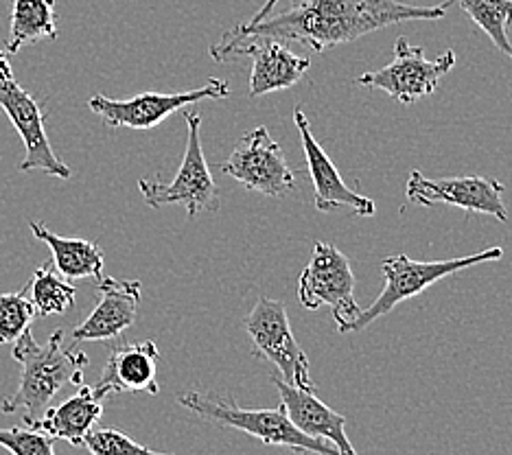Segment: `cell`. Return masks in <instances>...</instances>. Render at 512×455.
Masks as SVG:
<instances>
[{
    "instance_id": "obj_25",
    "label": "cell",
    "mask_w": 512,
    "mask_h": 455,
    "mask_svg": "<svg viewBox=\"0 0 512 455\" xmlns=\"http://www.w3.org/2000/svg\"><path fill=\"white\" fill-rule=\"evenodd\" d=\"M0 447L11 455H55L53 438L31 427L0 429Z\"/></svg>"
},
{
    "instance_id": "obj_15",
    "label": "cell",
    "mask_w": 512,
    "mask_h": 455,
    "mask_svg": "<svg viewBox=\"0 0 512 455\" xmlns=\"http://www.w3.org/2000/svg\"><path fill=\"white\" fill-rule=\"evenodd\" d=\"M97 305L88 318L71 333L73 342H106L121 337L136 320L141 305V280H119L101 276L97 280Z\"/></svg>"
},
{
    "instance_id": "obj_19",
    "label": "cell",
    "mask_w": 512,
    "mask_h": 455,
    "mask_svg": "<svg viewBox=\"0 0 512 455\" xmlns=\"http://www.w3.org/2000/svg\"><path fill=\"white\" fill-rule=\"evenodd\" d=\"M29 228L33 237L46 243L53 252V265L66 280H81V278H101L103 276V256L97 243L86 239H71L60 237L46 228L42 221L31 219Z\"/></svg>"
},
{
    "instance_id": "obj_14",
    "label": "cell",
    "mask_w": 512,
    "mask_h": 455,
    "mask_svg": "<svg viewBox=\"0 0 512 455\" xmlns=\"http://www.w3.org/2000/svg\"><path fill=\"white\" fill-rule=\"evenodd\" d=\"M294 123L298 127V134L302 140V149H305L309 178L313 182V204L320 213H331L335 208H351L359 217H372L377 213L375 202L370 197L355 193L351 186H346L340 171L335 169L333 160L327 151L320 145V140L313 136L307 114L302 108L294 110Z\"/></svg>"
},
{
    "instance_id": "obj_24",
    "label": "cell",
    "mask_w": 512,
    "mask_h": 455,
    "mask_svg": "<svg viewBox=\"0 0 512 455\" xmlns=\"http://www.w3.org/2000/svg\"><path fill=\"white\" fill-rule=\"evenodd\" d=\"M84 447L90 455H173L138 445L119 429H92L84 438Z\"/></svg>"
},
{
    "instance_id": "obj_6",
    "label": "cell",
    "mask_w": 512,
    "mask_h": 455,
    "mask_svg": "<svg viewBox=\"0 0 512 455\" xmlns=\"http://www.w3.org/2000/svg\"><path fill=\"white\" fill-rule=\"evenodd\" d=\"M298 300L309 311L329 307L340 333L351 331L353 322L359 318L362 307L355 300L351 261L333 243H316L309 265L298 278Z\"/></svg>"
},
{
    "instance_id": "obj_1",
    "label": "cell",
    "mask_w": 512,
    "mask_h": 455,
    "mask_svg": "<svg viewBox=\"0 0 512 455\" xmlns=\"http://www.w3.org/2000/svg\"><path fill=\"white\" fill-rule=\"evenodd\" d=\"M451 9V0L438 7L405 5L399 0H289V9L267 16L259 25H239L226 31L228 38H272L278 42L305 44L313 53L331 46L353 42L372 31L412 20H442Z\"/></svg>"
},
{
    "instance_id": "obj_3",
    "label": "cell",
    "mask_w": 512,
    "mask_h": 455,
    "mask_svg": "<svg viewBox=\"0 0 512 455\" xmlns=\"http://www.w3.org/2000/svg\"><path fill=\"white\" fill-rule=\"evenodd\" d=\"M178 403L184 410H191L193 414L208 420V423L243 431L252 438H259L263 445L285 447L294 453L340 455V451L329 445L327 440L311 438L296 429L283 405H278L276 410H246L235 399L204 394L200 390L182 392L178 396Z\"/></svg>"
},
{
    "instance_id": "obj_12",
    "label": "cell",
    "mask_w": 512,
    "mask_h": 455,
    "mask_svg": "<svg viewBox=\"0 0 512 455\" xmlns=\"http://www.w3.org/2000/svg\"><path fill=\"white\" fill-rule=\"evenodd\" d=\"M506 186L482 175H464V178L432 180L421 171H412L405 184L407 200L416 206H456L467 213L491 215L506 224L508 210L504 204Z\"/></svg>"
},
{
    "instance_id": "obj_5",
    "label": "cell",
    "mask_w": 512,
    "mask_h": 455,
    "mask_svg": "<svg viewBox=\"0 0 512 455\" xmlns=\"http://www.w3.org/2000/svg\"><path fill=\"white\" fill-rule=\"evenodd\" d=\"M184 121L189 136H186L184 158L176 178H173V182L141 178L138 180V189H141L147 206L162 208L180 204L186 208L189 219H193L200 213H217L221 208V193L211 169L206 165V156L202 149V116L197 112H186Z\"/></svg>"
},
{
    "instance_id": "obj_2",
    "label": "cell",
    "mask_w": 512,
    "mask_h": 455,
    "mask_svg": "<svg viewBox=\"0 0 512 455\" xmlns=\"http://www.w3.org/2000/svg\"><path fill=\"white\" fill-rule=\"evenodd\" d=\"M11 357L22 366V375L18 390L0 403V412L16 414L22 410V425L38 420L66 385H84V370L90 364L88 355L75 346L64 348L62 329H57L44 346L29 329L14 342Z\"/></svg>"
},
{
    "instance_id": "obj_13",
    "label": "cell",
    "mask_w": 512,
    "mask_h": 455,
    "mask_svg": "<svg viewBox=\"0 0 512 455\" xmlns=\"http://www.w3.org/2000/svg\"><path fill=\"white\" fill-rule=\"evenodd\" d=\"M0 110L9 116L11 125L22 138V145H25V160L18 167L22 173L44 171L51 178H73V169L55 156L51 140L46 136V114L42 105L18 84L16 77L0 81Z\"/></svg>"
},
{
    "instance_id": "obj_21",
    "label": "cell",
    "mask_w": 512,
    "mask_h": 455,
    "mask_svg": "<svg viewBox=\"0 0 512 455\" xmlns=\"http://www.w3.org/2000/svg\"><path fill=\"white\" fill-rule=\"evenodd\" d=\"M27 296L36 311V318L62 315L75 307L77 287L55 270L51 261L40 265L27 283Z\"/></svg>"
},
{
    "instance_id": "obj_26",
    "label": "cell",
    "mask_w": 512,
    "mask_h": 455,
    "mask_svg": "<svg viewBox=\"0 0 512 455\" xmlns=\"http://www.w3.org/2000/svg\"><path fill=\"white\" fill-rule=\"evenodd\" d=\"M278 5V0H265V3L261 5V9L256 11V14L248 20V22H243V25L246 27H254V25H259L261 20H265L267 16H272V11H274V7Z\"/></svg>"
},
{
    "instance_id": "obj_10",
    "label": "cell",
    "mask_w": 512,
    "mask_h": 455,
    "mask_svg": "<svg viewBox=\"0 0 512 455\" xmlns=\"http://www.w3.org/2000/svg\"><path fill=\"white\" fill-rule=\"evenodd\" d=\"M230 97V86L224 79L211 77L202 88L176 95L162 92H141L132 99H110L103 95L90 97L88 108L95 112L108 127H130V130H154L171 114L200 101H219Z\"/></svg>"
},
{
    "instance_id": "obj_16",
    "label": "cell",
    "mask_w": 512,
    "mask_h": 455,
    "mask_svg": "<svg viewBox=\"0 0 512 455\" xmlns=\"http://www.w3.org/2000/svg\"><path fill=\"white\" fill-rule=\"evenodd\" d=\"M270 379L276 385L281 405L296 429L311 438L327 440L329 445L340 451V455H359L346 436V416L333 412L327 403L320 401L316 388H298V385L287 383L276 375Z\"/></svg>"
},
{
    "instance_id": "obj_17",
    "label": "cell",
    "mask_w": 512,
    "mask_h": 455,
    "mask_svg": "<svg viewBox=\"0 0 512 455\" xmlns=\"http://www.w3.org/2000/svg\"><path fill=\"white\" fill-rule=\"evenodd\" d=\"M160 359V350L154 342H136L112 348L108 364L103 368L99 381L92 390L99 399H108L110 394L123 392H147L158 394V375L156 366Z\"/></svg>"
},
{
    "instance_id": "obj_8",
    "label": "cell",
    "mask_w": 512,
    "mask_h": 455,
    "mask_svg": "<svg viewBox=\"0 0 512 455\" xmlns=\"http://www.w3.org/2000/svg\"><path fill=\"white\" fill-rule=\"evenodd\" d=\"M456 62V53L451 49L438 55L436 60H427L425 49L412 46L401 35L394 42V60L379 70L359 75L355 84L370 90H383L401 105H414L432 95L440 79L451 73Z\"/></svg>"
},
{
    "instance_id": "obj_9",
    "label": "cell",
    "mask_w": 512,
    "mask_h": 455,
    "mask_svg": "<svg viewBox=\"0 0 512 455\" xmlns=\"http://www.w3.org/2000/svg\"><path fill=\"white\" fill-rule=\"evenodd\" d=\"M246 331L254 355L274 364L287 383L298 388H316L311 379V364L292 331L287 309L281 300L259 298L246 318Z\"/></svg>"
},
{
    "instance_id": "obj_20",
    "label": "cell",
    "mask_w": 512,
    "mask_h": 455,
    "mask_svg": "<svg viewBox=\"0 0 512 455\" xmlns=\"http://www.w3.org/2000/svg\"><path fill=\"white\" fill-rule=\"evenodd\" d=\"M55 18V0H14L5 51L16 55L27 44L57 40Z\"/></svg>"
},
{
    "instance_id": "obj_11",
    "label": "cell",
    "mask_w": 512,
    "mask_h": 455,
    "mask_svg": "<svg viewBox=\"0 0 512 455\" xmlns=\"http://www.w3.org/2000/svg\"><path fill=\"white\" fill-rule=\"evenodd\" d=\"M221 171L237 180L243 189L267 197H283L296 186V171L287 165L281 145L265 125L254 127L239 138Z\"/></svg>"
},
{
    "instance_id": "obj_23",
    "label": "cell",
    "mask_w": 512,
    "mask_h": 455,
    "mask_svg": "<svg viewBox=\"0 0 512 455\" xmlns=\"http://www.w3.org/2000/svg\"><path fill=\"white\" fill-rule=\"evenodd\" d=\"M36 318L27 285L14 294H0V344H14L22 333H27Z\"/></svg>"
},
{
    "instance_id": "obj_4",
    "label": "cell",
    "mask_w": 512,
    "mask_h": 455,
    "mask_svg": "<svg viewBox=\"0 0 512 455\" xmlns=\"http://www.w3.org/2000/svg\"><path fill=\"white\" fill-rule=\"evenodd\" d=\"M504 256L502 248H488L484 252H475L469 256H460V259H447V261H414L405 254H394L381 261V272L386 278V285L379 298L372 302L368 309H362L359 318L353 322L348 333H362L372 322H377L383 315L397 309L401 302L412 300L418 294H423L438 280L447 278L456 272L467 270V267L499 261Z\"/></svg>"
},
{
    "instance_id": "obj_18",
    "label": "cell",
    "mask_w": 512,
    "mask_h": 455,
    "mask_svg": "<svg viewBox=\"0 0 512 455\" xmlns=\"http://www.w3.org/2000/svg\"><path fill=\"white\" fill-rule=\"evenodd\" d=\"M103 401L92 390V385H79V392L64 403L49 407L38 420L25 425L42 431L53 440H64L68 445L81 447L103 414Z\"/></svg>"
},
{
    "instance_id": "obj_22",
    "label": "cell",
    "mask_w": 512,
    "mask_h": 455,
    "mask_svg": "<svg viewBox=\"0 0 512 455\" xmlns=\"http://www.w3.org/2000/svg\"><path fill=\"white\" fill-rule=\"evenodd\" d=\"M460 5L477 27H480L491 42L504 55L512 57V42L508 29L512 25V0H451Z\"/></svg>"
},
{
    "instance_id": "obj_7",
    "label": "cell",
    "mask_w": 512,
    "mask_h": 455,
    "mask_svg": "<svg viewBox=\"0 0 512 455\" xmlns=\"http://www.w3.org/2000/svg\"><path fill=\"white\" fill-rule=\"evenodd\" d=\"M211 57L215 62H237L248 57L252 60L250 73V97L259 99L270 92L287 90L296 86L307 75L311 66L309 57H302L287 49L285 42L272 38H259V35H246V38H228L224 35L219 44L211 46Z\"/></svg>"
},
{
    "instance_id": "obj_27",
    "label": "cell",
    "mask_w": 512,
    "mask_h": 455,
    "mask_svg": "<svg viewBox=\"0 0 512 455\" xmlns=\"http://www.w3.org/2000/svg\"><path fill=\"white\" fill-rule=\"evenodd\" d=\"M9 57L11 55L7 51H0V81L14 79V68H11Z\"/></svg>"
}]
</instances>
